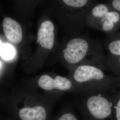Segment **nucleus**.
Wrapping results in <instances>:
<instances>
[{"instance_id":"obj_1","label":"nucleus","mask_w":120,"mask_h":120,"mask_svg":"<svg viewBox=\"0 0 120 120\" xmlns=\"http://www.w3.org/2000/svg\"><path fill=\"white\" fill-rule=\"evenodd\" d=\"M58 60L68 69L80 65H92L108 69L107 56L98 39L88 35L69 36L64 39L58 50Z\"/></svg>"},{"instance_id":"obj_2","label":"nucleus","mask_w":120,"mask_h":120,"mask_svg":"<svg viewBox=\"0 0 120 120\" xmlns=\"http://www.w3.org/2000/svg\"><path fill=\"white\" fill-rule=\"evenodd\" d=\"M69 77L77 86L79 95L84 96L105 92L114 94L120 90V77L107 75L92 65H80L68 69Z\"/></svg>"},{"instance_id":"obj_3","label":"nucleus","mask_w":120,"mask_h":120,"mask_svg":"<svg viewBox=\"0 0 120 120\" xmlns=\"http://www.w3.org/2000/svg\"><path fill=\"white\" fill-rule=\"evenodd\" d=\"M98 1L93 0H61L56 2L55 13L65 33L69 36L82 34L86 17Z\"/></svg>"},{"instance_id":"obj_4","label":"nucleus","mask_w":120,"mask_h":120,"mask_svg":"<svg viewBox=\"0 0 120 120\" xmlns=\"http://www.w3.org/2000/svg\"><path fill=\"white\" fill-rule=\"evenodd\" d=\"M77 102L84 120H110L114 111L113 94L101 92L82 96Z\"/></svg>"},{"instance_id":"obj_5","label":"nucleus","mask_w":120,"mask_h":120,"mask_svg":"<svg viewBox=\"0 0 120 120\" xmlns=\"http://www.w3.org/2000/svg\"><path fill=\"white\" fill-rule=\"evenodd\" d=\"M85 24L87 28L111 36L120 30V13L108 3L98 2L87 13Z\"/></svg>"},{"instance_id":"obj_6","label":"nucleus","mask_w":120,"mask_h":120,"mask_svg":"<svg viewBox=\"0 0 120 120\" xmlns=\"http://www.w3.org/2000/svg\"><path fill=\"white\" fill-rule=\"evenodd\" d=\"M37 83L40 88L45 91L52 92L56 96H61L69 93L79 94L77 86L69 76L44 74L39 77Z\"/></svg>"},{"instance_id":"obj_7","label":"nucleus","mask_w":120,"mask_h":120,"mask_svg":"<svg viewBox=\"0 0 120 120\" xmlns=\"http://www.w3.org/2000/svg\"><path fill=\"white\" fill-rule=\"evenodd\" d=\"M48 101L40 100L31 106L20 109L19 116L21 120H47L49 110L55 99Z\"/></svg>"},{"instance_id":"obj_8","label":"nucleus","mask_w":120,"mask_h":120,"mask_svg":"<svg viewBox=\"0 0 120 120\" xmlns=\"http://www.w3.org/2000/svg\"><path fill=\"white\" fill-rule=\"evenodd\" d=\"M55 27L53 22L45 19L39 26L37 42L39 47L46 51H51L55 45Z\"/></svg>"},{"instance_id":"obj_9","label":"nucleus","mask_w":120,"mask_h":120,"mask_svg":"<svg viewBox=\"0 0 120 120\" xmlns=\"http://www.w3.org/2000/svg\"><path fill=\"white\" fill-rule=\"evenodd\" d=\"M3 28L6 37L11 43L18 44L22 41V27L18 22L12 18L6 17L3 20Z\"/></svg>"},{"instance_id":"obj_10","label":"nucleus","mask_w":120,"mask_h":120,"mask_svg":"<svg viewBox=\"0 0 120 120\" xmlns=\"http://www.w3.org/2000/svg\"><path fill=\"white\" fill-rule=\"evenodd\" d=\"M104 45L109 54L112 56H120V35L115 34L107 36Z\"/></svg>"},{"instance_id":"obj_11","label":"nucleus","mask_w":120,"mask_h":120,"mask_svg":"<svg viewBox=\"0 0 120 120\" xmlns=\"http://www.w3.org/2000/svg\"><path fill=\"white\" fill-rule=\"evenodd\" d=\"M106 64L108 69L112 71L115 76L120 77V56L108 55Z\"/></svg>"},{"instance_id":"obj_12","label":"nucleus","mask_w":120,"mask_h":120,"mask_svg":"<svg viewBox=\"0 0 120 120\" xmlns=\"http://www.w3.org/2000/svg\"><path fill=\"white\" fill-rule=\"evenodd\" d=\"M16 54L14 47L9 44H3L0 50V56L6 61L13 59Z\"/></svg>"},{"instance_id":"obj_13","label":"nucleus","mask_w":120,"mask_h":120,"mask_svg":"<svg viewBox=\"0 0 120 120\" xmlns=\"http://www.w3.org/2000/svg\"><path fill=\"white\" fill-rule=\"evenodd\" d=\"M114 111L110 120H120V90L113 94Z\"/></svg>"},{"instance_id":"obj_14","label":"nucleus","mask_w":120,"mask_h":120,"mask_svg":"<svg viewBox=\"0 0 120 120\" xmlns=\"http://www.w3.org/2000/svg\"><path fill=\"white\" fill-rule=\"evenodd\" d=\"M56 120H79L75 113L69 108H65L60 113Z\"/></svg>"},{"instance_id":"obj_15","label":"nucleus","mask_w":120,"mask_h":120,"mask_svg":"<svg viewBox=\"0 0 120 120\" xmlns=\"http://www.w3.org/2000/svg\"><path fill=\"white\" fill-rule=\"evenodd\" d=\"M107 3L113 9L120 13V0H108Z\"/></svg>"},{"instance_id":"obj_16","label":"nucleus","mask_w":120,"mask_h":120,"mask_svg":"<svg viewBox=\"0 0 120 120\" xmlns=\"http://www.w3.org/2000/svg\"><path fill=\"white\" fill-rule=\"evenodd\" d=\"M3 44L2 42V41H1V40H0V49H1V47H2V45H3Z\"/></svg>"},{"instance_id":"obj_17","label":"nucleus","mask_w":120,"mask_h":120,"mask_svg":"<svg viewBox=\"0 0 120 120\" xmlns=\"http://www.w3.org/2000/svg\"><path fill=\"white\" fill-rule=\"evenodd\" d=\"M116 34H117L119 35H120V31H119L117 33H116Z\"/></svg>"},{"instance_id":"obj_18","label":"nucleus","mask_w":120,"mask_h":120,"mask_svg":"<svg viewBox=\"0 0 120 120\" xmlns=\"http://www.w3.org/2000/svg\"><path fill=\"white\" fill-rule=\"evenodd\" d=\"M0 65H1V64H0Z\"/></svg>"}]
</instances>
